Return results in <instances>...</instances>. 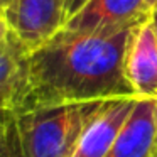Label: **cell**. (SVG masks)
<instances>
[{"label":"cell","instance_id":"4","mask_svg":"<svg viewBox=\"0 0 157 157\" xmlns=\"http://www.w3.org/2000/svg\"><path fill=\"white\" fill-rule=\"evenodd\" d=\"M137 98H113L98 103L83 128L71 157H106L125 125Z\"/></svg>","mask_w":157,"mask_h":157},{"label":"cell","instance_id":"13","mask_svg":"<svg viewBox=\"0 0 157 157\" xmlns=\"http://www.w3.org/2000/svg\"><path fill=\"white\" fill-rule=\"evenodd\" d=\"M155 7H157V0H147V10L149 12H152Z\"/></svg>","mask_w":157,"mask_h":157},{"label":"cell","instance_id":"14","mask_svg":"<svg viewBox=\"0 0 157 157\" xmlns=\"http://www.w3.org/2000/svg\"><path fill=\"white\" fill-rule=\"evenodd\" d=\"M9 4H10V0H0V5H2L4 9H7Z\"/></svg>","mask_w":157,"mask_h":157},{"label":"cell","instance_id":"6","mask_svg":"<svg viewBox=\"0 0 157 157\" xmlns=\"http://www.w3.org/2000/svg\"><path fill=\"white\" fill-rule=\"evenodd\" d=\"M125 76L137 98L157 100V31L152 15L133 29L125 54Z\"/></svg>","mask_w":157,"mask_h":157},{"label":"cell","instance_id":"17","mask_svg":"<svg viewBox=\"0 0 157 157\" xmlns=\"http://www.w3.org/2000/svg\"><path fill=\"white\" fill-rule=\"evenodd\" d=\"M150 15H152V14H150ZM154 24H155V31H157V22H155V21H154Z\"/></svg>","mask_w":157,"mask_h":157},{"label":"cell","instance_id":"2","mask_svg":"<svg viewBox=\"0 0 157 157\" xmlns=\"http://www.w3.org/2000/svg\"><path fill=\"white\" fill-rule=\"evenodd\" d=\"M100 101L64 103L15 115L22 157H71L83 128Z\"/></svg>","mask_w":157,"mask_h":157},{"label":"cell","instance_id":"1","mask_svg":"<svg viewBox=\"0 0 157 157\" xmlns=\"http://www.w3.org/2000/svg\"><path fill=\"white\" fill-rule=\"evenodd\" d=\"M142 21L96 34L61 29L27 54L24 88L14 113L49 105L137 98L125 76V54L133 29Z\"/></svg>","mask_w":157,"mask_h":157},{"label":"cell","instance_id":"12","mask_svg":"<svg viewBox=\"0 0 157 157\" xmlns=\"http://www.w3.org/2000/svg\"><path fill=\"white\" fill-rule=\"evenodd\" d=\"M0 157H22L21 155V150H19V140L15 139L14 145H12L10 149L5 150V152H0Z\"/></svg>","mask_w":157,"mask_h":157},{"label":"cell","instance_id":"9","mask_svg":"<svg viewBox=\"0 0 157 157\" xmlns=\"http://www.w3.org/2000/svg\"><path fill=\"white\" fill-rule=\"evenodd\" d=\"M15 139H17L15 113L10 110H0V152L10 149Z\"/></svg>","mask_w":157,"mask_h":157},{"label":"cell","instance_id":"15","mask_svg":"<svg viewBox=\"0 0 157 157\" xmlns=\"http://www.w3.org/2000/svg\"><path fill=\"white\" fill-rule=\"evenodd\" d=\"M150 14H152V19H154V21H155V22H157V7L154 9V10L150 12Z\"/></svg>","mask_w":157,"mask_h":157},{"label":"cell","instance_id":"11","mask_svg":"<svg viewBox=\"0 0 157 157\" xmlns=\"http://www.w3.org/2000/svg\"><path fill=\"white\" fill-rule=\"evenodd\" d=\"M9 36H10V29H9V25H7V22H5V19H4V17H0V44L7 41Z\"/></svg>","mask_w":157,"mask_h":157},{"label":"cell","instance_id":"7","mask_svg":"<svg viewBox=\"0 0 157 157\" xmlns=\"http://www.w3.org/2000/svg\"><path fill=\"white\" fill-rule=\"evenodd\" d=\"M106 157H157V100L137 98Z\"/></svg>","mask_w":157,"mask_h":157},{"label":"cell","instance_id":"10","mask_svg":"<svg viewBox=\"0 0 157 157\" xmlns=\"http://www.w3.org/2000/svg\"><path fill=\"white\" fill-rule=\"evenodd\" d=\"M86 2H88V0H68V2H66V21H68L71 15H75Z\"/></svg>","mask_w":157,"mask_h":157},{"label":"cell","instance_id":"16","mask_svg":"<svg viewBox=\"0 0 157 157\" xmlns=\"http://www.w3.org/2000/svg\"><path fill=\"white\" fill-rule=\"evenodd\" d=\"M0 17H4V19H5V9L2 7V5H0Z\"/></svg>","mask_w":157,"mask_h":157},{"label":"cell","instance_id":"5","mask_svg":"<svg viewBox=\"0 0 157 157\" xmlns=\"http://www.w3.org/2000/svg\"><path fill=\"white\" fill-rule=\"evenodd\" d=\"M149 14L147 0H88L61 29L79 34L112 32L135 24Z\"/></svg>","mask_w":157,"mask_h":157},{"label":"cell","instance_id":"8","mask_svg":"<svg viewBox=\"0 0 157 157\" xmlns=\"http://www.w3.org/2000/svg\"><path fill=\"white\" fill-rule=\"evenodd\" d=\"M27 49L10 32L0 44V110L15 112L25 79Z\"/></svg>","mask_w":157,"mask_h":157},{"label":"cell","instance_id":"3","mask_svg":"<svg viewBox=\"0 0 157 157\" xmlns=\"http://www.w3.org/2000/svg\"><path fill=\"white\" fill-rule=\"evenodd\" d=\"M68 0H10L5 9V22L27 52L36 51L66 22Z\"/></svg>","mask_w":157,"mask_h":157}]
</instances>
